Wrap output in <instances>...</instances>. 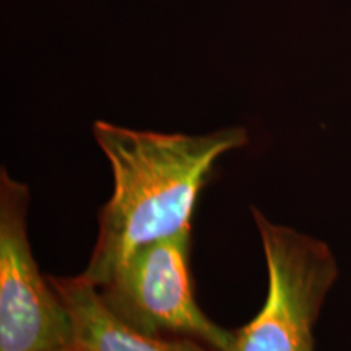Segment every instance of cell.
Instances as JSON below:
<instances>
[{
  "mask_svg": "<svg viewBox=\"0 0 351 351\" xmlns=\"http://www.w3.org/2000/svg\"><path fill=\"white\" fill-rule=\"evenodd\" d=\"M29 189L0 171V351H59L72 319L34 261L26 231Z\"/></svg>",
  "mask_w": 351,
  "mask_h": 351,
  "instance_id": "cell-4",
  "label": "cell"
},
{
  "mask_svg": "<svg viewBox=\"0 0 351 351\" xmlns=\"http://www.w3.org/2000/svg\"><path fill=\"white\" fill-rule=\"evenodd\" d=\"M265 256L269 289L262 309L234 330L231 351H314V327L339 276L330 247L317 238L275 225L252 208Z\"/></svg>",
  "mask_w": 351,
  "mask_h": 351,
  "instance_id": "cell-2",
  "label": "cell"
},
{
  "mask_svg": "<svg viewBox=\"0 0 351 351\" xmlns=\"http://www.w3.org/2000/svg\"><path fill=\"white\" fill-rule=\"evenodd\" d=\"M191 249L192 228L143 244L96 289L103 304L135 330L187 337L218 351H231L234 330L219 327L197 304Z\"/></svg>",
  "mask_w": 351,
  "mask_h": 351,
  "instance_id": "cell-3",
  "label": "cell"
},
{
  "mask_svg": "<svg viewBox=\"0 0 351 351\" xmlns=\"http://www.w3.org/2000/svg\"><path fill=\"white\" fill-rule=\"evenodd\" d=\"M96 143L112 171L98 238L82 276L99 287L143 244L192 228V213L215 163L247 145L243 127L210 134H161L96 121Z\"/></svg>",
  "mask_w": 351,
  "mask_h": 351,
  "instance_id": "cell-1",
  "label": "cell"
},
{
  "mask_svg": "<svg viewBox=\"0 0 351 351\" xmlns=\"http://www.w3.org/2000/svg\"><path fill=\"white\" fill-rule=\"evenodd\" d=\"M59 351H72L70 348H65V350H59Z\"/></svg>",
  "mask_w": 351,
  "mask_h": 351,
  "instance_id": "cell-6",
  "label": "cell"
},
{
  "mask_svg": "<svg viewBox=\"0 0 351 351\" xmlns=\"http://www.w3.org/2000/svg\"><path fill=\"white\" fill-rule=\"evenodd\" d=\"M72 319V351H218L187 337L147 335L127 326L101 301L95 285L78 276H49Z\"/></svg>",
  "mask_w": 351,
  "mask_h": 351,
  "instance_id": "cell-5",
  "label": "cell"
}]
</instances>
